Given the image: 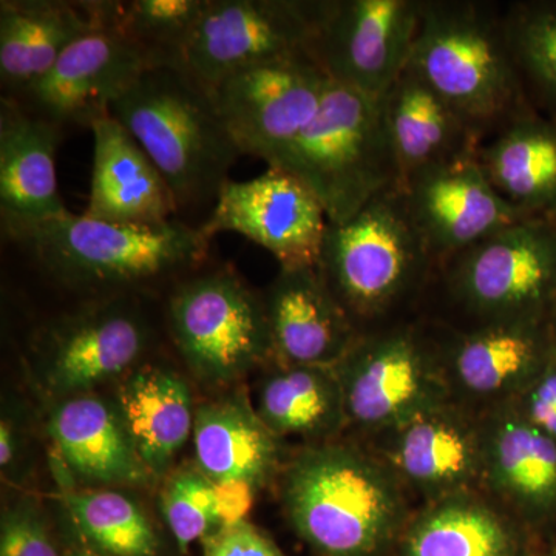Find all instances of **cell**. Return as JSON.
<instances>
[{"mask_svg": "<svg viewBox=\"0 0 556 556\" xmlns=\"http://www.w3.org/2000/svg\"><path fill=\"white\" fill-rule=\"evenodd\" d=\"M278 481L289 526L316 556H393L413 515L396 473L353 442L305 445Z\"/></svg>", "mask_w": 556, "mask_h": 556, "instance_id": "obj_1", "label": "cell"}, {"mask_svg": "<svg viewBox=\"0 0 556 556\" xmlns=\"http://www.w3.org/2000/svg\"><path fill=\"white\" fill-rule=\"evenodd\" d=\"M409 65L471 131L479 148L533 110L508 47L503 11L470 0H422Z\"/></svg>", "mask_w": 556, "mask_h": 556, "instance_id": "obj_2", "label": "cell"}, {"mask_svg": "<svg viewBox=\"0 0 556 556\" xmlns=\"http://www.w3.org/2000/svg\"><path fill=\"white\" fill-rule=\"evenodd\" d=\"M5 229L54 280L100 299L195 268L206 260L212 240L178 218L159 226H129L70 211Z\"/></svg>", "mask_w": 556, "mask_h": 556, "instance_id": "obj_3", "label": "cell"}, {"mask_svg": "<svg viewBox=\"0 0 556 556\" xmlns=\"http://www.w3.org/2000/svg\"><path fill=\"white\" fill-rule=\"evenodd\" d=\"M110 115L153 161L178 212L215 203L241 156L212 91L181 68L148 70Z\"/></svg>", "mask_w": 556, "mask_h": 556, "instance_id": "obj_4", "label": "cell"}, {"mask_svg": "<svg viewBox=\"0 0 556 556\" xmlns=\"http://www.w3.org/2000/svg\"><path fill=\"white\" fill-rule=\"evenodd\" d=\"M317 268L364 334L426 287L438 263L409 217L402 188H394L346 223H328Z\"/></svg>", "mask_w": 556, "mask_h": 556, "instance_id": "obj_5", "label": "cell"}, {"mask_svg": "<svg viewBox=\"0 0 556 556\" xmlns=\"http://www.w3.org/2000/svg\"><path fill=\"white\" fill-rule=\"evenodd\" d=\"M298 177L342 225L387 190L402 188L382 98L329 83L320 110L274 166Z\"/></svg>", "mask_w": 556, "mask_h": 556, "instance_id": "obj_6", "label": "cell"}, {"mask_svg": "<svg viewBox=\"0 0 556 556\" xmlns=\"http://www.w3.org/2000/svg\"><path fill=\"white\" fill-rule=\"evenodd\" d=\"M450 294L478 318L552 321L556 314V222L529 217L442 263Z\"/></svg>", "mask_w": 556, "mask_h": 556, "instance_id": "obj_7", "label": "cell"}, {"mask_svg": "<svg viewBox=\"0 0 556 556\" xmlns=\"http://www.w3.org/2000/svg\"><path fill=\"white\" fill-rule=\"evenodd\" d=\"M334 369L348 424L376 437L455 399L441 353L404 325L361 334Z\"/></svg>", "mask_w": 556, "mask_h": 556, "instance_id": "obj_8", "label": "cell"}, {"mask_svg": "<svg viewBox=\"0 0 556 556\" xmlns=\"http://www.w3.org/2000/svg\"><path fill=\"white\" fill-rule=\"evenodd\" d=\"M167 318L179 354L208 386H229L273 361L265 303L230 269L179 283Z\"/></svg>", "mask_w": 556, "mask_h": 556, "instance_id": "obj_9", "label": "cell"}, {"mask_svg": "<svg viewBox=\"0 0 556 556\" xmlns=\"http://www.w3.org/2000/svg\"><path fill=\"white\" fill-rule=\"evenodd\" d=\"M327 0H208L178 67L214 90L241 70L314 56Z\"/></svg>", "mask_w": 556, "mask_h": 556, "instance_id": "obj_10", "label": "cell"}, {"mask_svg": "<svg viewBox=\"0 0 556 556\" xmlns=\"http://www.w3.org/2000/svg\"><path fill=\"white\" fill-rule=\"evenodd\" d=\"M329 83L316 58L295 56L241 70L212 94L241 155L274 166L316 118Z\"/></svg>", "mask_w": 556, "mask_h": 556, "instance_id": "obj_11", "label": "cell"}, {"mask_svg": "<svg viewBox=\"0 0 556 556\" xmlns=\"http://www.w3.org/2000/svg\"><path fill=\"white\" fill-rule=\"evenodd\" d=\"M150 343L144 317L123 295L51 321L36 342L43 387L58 399L89 394L137 368Z\"/></svg>", "mask_w": 556, "mask_h": 556, "instance_id": "obj_12", "label": "cell"}, {"mask_svg": "<svg viewBox=\"0 0 556 556\" xmlns=\"http://www.w3.org/2000/svg\"><path fill=\"white\" fill-rule=\"evenodd\" d=\"M422 0H327L314 58L328 78L386 97L412 61Z\"/></svg>", "mask_w": 556, "mask_h": 556, "instance_id": "obj_13", "label": "cell"}, {"mask_svg": "<svg viewBox=\"0 0 556 556\" xmlns=\"http://www.w3.org/2000/svg\"><path fill=\"white\" fill-rule=\"evenodd\" d=\"M101 13V10H100ZM80 36L35 86L13 98L58 127H93L148 70L163 67L139 43L104 21ZM11 98V97H10Z\"/></svg>", "mask_w": 556, "mask_h": 556, "instance_id": "obj_14", "label": "cell"}, {"mask_svg": "<svg viewBox=\"0 0 556 556\" xmlns=\"http://www.w3.org/2000/svg\"><path fill=\"white\" fill-rule=\"evenodd\" d=\"M328 218L298 177L268 167L247 181H226L201 230L212 239L233 232L266 249L280 269L317 266Z\"/></svg>", "mask_w": 556, "mask_h": 556, "instance_id": "obj_15", "label": "cell"}, {"mask_svg": "<svg viewBox=\"0 0 556 556\" xmlns=\"http://www.w3.org/2000/svg\"><path fill=\"white\" fill-rule=\"evenodd\" d=\"M477 153L428 167L402 185L409 217L438 268L500 230L529 218L496 192Z\"/></svg>", "mask_w": 556, "mask_h": 556, "instance_id": "obj_16", "label": "cell"}, {"mask_svg": "<svg viewBox=\"0 0 556 556\" xmlns=\"http://www.w3.org/2000/svg\"><path fill=\"white\" fill-rule=\"evenodd\" d=\"M378 455L426 500L482 492L484 433L481 413L475 415L453 399L404 426L380 434Z\"/></svg>", "mask_w": 556, "mask_h": 556, "instance_id": "obj_17", "label": "cell"}, {"mask_svg": "<svg viewBox=\"0 0 556 556\" xmlns=\"http://www.w3.org/2000/svg\"><path fill=\"white\" fill-rule=\"evenodd\" d=\"M482 493L530 533L556 526V441L511 402L484 408Z\"/></svg>", "mask_w": 556, "mask_h": 556, "instance_id": "obj_18", "label": "cell"}, {"mask_svg": "<svg viewBox=\"0 0 556 556\" xmlns=\"http://www.w3.org/2000/svg\"><path fill=\"white\" fill-rule=\"evenodd\" d=\"M554 354L552 321H503L459 332L441 357L453 396L490 408L525 393Z\"/></svg>", "mask_w": 556, "mask_h": 556, "instance_id": "obj_19", "label": "cell"}, {"mask_svg": "<svg viewBox=\"0 0 556 556\" xmlns=\"http://www.w3.org/2000/svg\"><path fill=\"white\" fill-rule=\"evenodd\" d=\"M263 303L276 365L334 367L361 338L317 266L280 269Z\"/></svg>", "mask_w": 556, "mask_h": 556, "instance_id": "obj_20", "label": "cell"}, {"mask_svg": "<svg viewBox=\"0 0 556 556\" xmlns=\"http://www.w3.org/2000/svg\"><path fill=\"white\" fill-rule=\"evenodd\" d=\"M93 170L84 215L129 226L174 219L177 203L153 161L112 115L93 124Z\"/></svg>", "mask_w": 556, "mask_h": 556, "instance_id": "obj_21", "label": "cell"}, {"mask_svg": "<svg viewBox=\"0 0 556 556\" xmlns=\"http://www.w3.org/2000/svg\"><path fill=\"white\" fill-rule=\"evenodd\" d=\"M61 127L3 94L0 101V207L5 226L67 214L58 186Z\"/></svg>", "mask_w": 556, "mask_h": 556, "instance_id": "obj_22", "label": "cell"}, {"mask_svg": "<svg viewBox=\"0 0 556 556\" xmlns=\"http://www.w3.org/2000/svg\"><path fill=\"white\" fill-rule=\"evenodd\" d=\"M49 433L70 473L83 484L116 489L155 481L115 402L93 393L61 399L51 412Z\"/></svg>", "mask_w": 556, "mask_h": 556, "instance_id": "obj_23", "label": "cell"}, {"mask_svg": "<svg viewBox=\"0 0 556 556\" xmlns=\"http://www.w3.org/2000/svg\"><path fill=\"white\" fill-rule=\"evenodd\" d=\"M530 536L485 493H457L413 514L393 556H525Z\"/></svg>", "mask_w": 556, "mask_h": 556, "instance_id": "obj_24", "label": "cell"}, {"mask_svg": "<svg viewBox=\"0 0 556 556\" xmlns=\"http://www.w3.org/2000/svg\"><path fill=\"white\" fill-rule=\"evenodd\" d=\"M197 467L212 482H247L255 492L280 477L281 439L263 422L244 391L204 402L193 424Z\"/></svg>", "mask_w": 556, "mask_h": 556, "instance_id": "obj_25", "label": "cell"}, {"mask_svg": "<svg viewBox=\"0 0 556 556\" xmlns=\"http://www.w3.org/2000/svg\"><path fill=\"white\" fill-rule=\"evenodd\" d=\"M102 22L100 2L2 0L0 80L16 98L42 79L65 50Z\"/></svg>", "mask_w": 556, "mask_h": 556, "instance_id": "obj_26", "label": "cell"}, {"mask_svg": "<svg viewBox=\"0 0 556 556\" xmlns=\"http://www.w3.org/2000/svg\"><path fill=\"white\" fill-rule=\"evenodd\" d=\"M115 405L153 478H166L193 434L195 412L188 383L174 369L138 365L119 379Z\"/></svg>", "mask_w": 556, "mask_h": 556, "instance_id": "obj_27", "label": "cell"}, {"mask_svg": "<svg viewBox=\"0 0 556 556\" xmlns=\"http://www.w3.org/2000/svg\"><path fill=\"white\" fill-rule=\"evenodd\" d=\"M382 109L402 185L428 167L478 152L464 121L412 65L387 91Z\"/></svg>", "mask_w": 556, "mask_h": 556, "instance_id": "obj_28", "label": "cell"}, {"mask_svg": "<svg viewBox=\"0 0 556 556\" xmlns=\"http://www.w3.org/2000/svg\"><path fill=\"white\" fill-rule=\"evenodd\" d=\"M477 155L493 188L519 214H554L556 118L529 110L486 139Z\"/></svg>", "mask_w": 556, "mask_h": 556, "instance_id": "obj_29", "label": "cell"}, {"mask_svg": "<svg viewBox=\"0 0 556 556\" xmlns=\"http://www.w3.org/2000/svg\"><path fill=\"white\" fill-rule=\"evenodd\" d=\"M255 409L278 438H302L306 445L334 441L350 427L334 367L274 364Z\"/></svg>", "mask_w": 556, "mask_h": 556, "instance_id": "obj_30", "label": "cell"}, {"mask_svg": "<svg viewBox=\"0 0 556 556\" xmlns=\"http://www.w3.org/2000/svg\"><path fill=\"white\" fill-rule=\"evenodd\" d=\"M70 521L87 543L109 556H160L155 526L137 501L115 489L65 492Z\"/></svg>", "mask_w": 556, "mask_h": 556, "instance_id": "obj_31", "label": "cell"}, {"mask_svg": "<svg viewBox=\"0 0 556 556\" xmlns=\"http://www.w3.org/2000/svg\"><path fill=\"white\" fill-rule=\"evenodd\" d=\"M503 14L530 104L556 118V0L515 2Z\"/></svg>", "mask_w": 556, "mask_h": 556, "instance_id": "obj_32", "label": "cell"}, {"mask_svg": "<svg viewBox=\"0 0 556 556\" xmlns=\"http://www.w3.org/2000/svg\"><path fill=\"white\" fill-rule=\"evenodd\" d=\"M208 0L101 2L105 22L149 51L163 67H178Z\"/></svg>", "mask_w": 556, "mask_h": 556, "instance_id": "obj_33", "label": "cell"}, {"mask_svg": "<svg viewBox=\"0 0 556 556\" xmlns=\"http://www.w3.org/2000/svg\"><path fill=\"white\" fill-rule=\"evenodd\" d=\"M160 508L181 554L219 527L214 482L197 466L175 468L167 475Z\"/></svg>", "mask_w": 556, "mask_h": 556, "instance_id": "obj_34", "label": "cell"}, {"mask_svg": "<svg viewBox=\"0 0 556 556\" xmlns=\"http://www.w3.org/2000/svg\"><path fill=\"white\" fill-rule=\"evenodd\" d=\"M0 556H65L46 517L31 500L16 501L0 521Z\"/></svg>", "mask_w": 556, "mask_h": 556, "instance_id": "obj_35", "label": "cell"}, {"mask_svg": "<svg viewBox=\"0 0 556 556\" xmlns=\"http://www.w3.org/2000/svg\"><path fill=\"white\" fill-rule=\"evenodd\" d=\"M203 556H287L252 522L219 526L203 540Z\"/></svg>", "mask_w": 556, "mask_h": 556, "instance_id": "obj_36", "label": "cell"}, {"mask_svg": "<svg viewBox=\"0 0 556 556\" xmlns=\"http://www.w3.org/2000/svg\"><path fill=\"white\" fill-rule=\"evenodd\" d=\"M511 404L533 427L556 441V348L544 371Z\"/></svg>", "mask_w": 556, "mask_h": 556, "instance_id": "obj_37", "label": "cell"}, {"mask_svg": "<svg viewBox=\"0 0 556 556\" xmlns=\"http://www.w3.org/2000/svg\"><path fill=\"white\" fill-rule=\"evenodd\" d=\"M219 526L244 521L254 504L255 490L247 482H214Z\"/></svg>", "mask_w": 556, "mask_h": 556, "instance_id": "obj_38", "label": "cell"}, {"mask_svg": "<svg viewBox=\"0 0 556 556\" xmlns=\"http://www.w3.org/2000/svg\"><path fill=\"white\" fill-rule=\"evenodd\" d=\"M21 437L11 417L3 416L0 422V467L10 470L20 457Z\"/></svg>", "mask_w": 556, "mask_h": 556, "instance_id": "obj_39", "label": "cell"}, {"mask_svg": "<svg viewBox=\"0 0 556 556\" xmlns=\"http://www.w3.org/2000/svg\"><path fill=\"white\" fill-rule=\"evenodd\" d=\"M65 556H109L101 554V552L94 551V548L84 547L79 548V551L72 552V554Z\"/></svg>", "mask_w": 556, "mask_h": 556, "instance_id": "obj_40", "label": "cell"}, {"mask_svg": "<svg viewBox=\"0 0 556 556\" xmlns=\"http://www.w3.org/2000/svg\"><path fill=\"white\" fill-rule=\"evenodd\" d=\"M525 556H543V551H536V548H532V551H530L529 554H526Z\"/></svg>", "mask_w": 556, "mask_h": 556, "instance_id": "obj_41", "label": "cell"}, {"mask_svg": "<svg viewBox=\"0 0 556 556\" xmlns=\"http://www.w3.org/2000/svg\"><path fill=\"white\" fill-rule=\"evenodd\" d=\"M543 556H556V547L548 548V551H543Z\"/></svg>", "mask_w": 556, "mask_h": 556, "instance_id": "obj_42", "label": "cell"}, {"mask_svg": "<svg viewBox=\"0 0 556 556\" xmlns=\"http://www.w3.org/2000/svg\"><path fill=\"white\" fill-rule=\"evenodd\" d=\"M552 329H554V339H555V348H556V314L554 318H552Z\"/></svg>", "mask_w": 556, "mask_h": 556, "instance_id": "obj_43", "label": "cell"}, {"mask_svg": "<svg viewBox=\"0 0 556 556\" xmlns=\"http://www.w3.org/2000/svg\"><path fill=\"white\" fill-rule=\"evenodd\" d=\"M548 218H552V219H554V222H556V211H555V212H554V214H552V215H551V217H548Z\"/></svg>", "mask_w": 556, "mask_h": 556, "instance_id": "obj_44", "label": "cell"}]
</instances>
